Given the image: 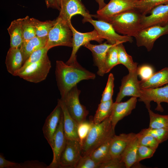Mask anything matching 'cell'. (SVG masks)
I'll list each match as a JSON object with an SVG mask.
<instances>
[{
    "instance_id": "6da1fadb",
    "label": "cell",
    "mask_w": 168,
    "mask_h": 168,
    "mask_svg": "<svg viewBox=\"0 0 168 168\" xmlns=\"http://www.w3.org/2000/svg\"><path fill=\"white\" fill-rule=\"evenodd\" d=\"M55 75L60 99L63 100L71 89L80 81L96 78L94 73L82 67L77 61L68 65L62 61L57 60Z\"/></svg>"
},
{
    "instance_id": "7a4b0ae2",
    "label": "cell",
    "mask_w": 168,
    "mask_h": 168,
    "mask_svg": "<svg viewBox=\"0 0 168 168\" xmlns=\"http://www.w3.org/2000/svg\"><path fill=\"white\" fill-rule=\"evenodd\" d=\"M142 15L138 10L134 9L102 21L111 24L119 34L135 37L142 29L141 20Z\"/></svg>"
},
{
    "instance_id": "3957f363",
    "label": "cell",
    "mask_w": 168,
    "mask_h": 168,
    "mask_svg": "<svg viewBox=\"0 0 168 168\" xmlns=\"http://www.w3.org/2000/svg\"><path fill=\"white\" fill-rule=\"evenodd\" d=\"M115 135L110 116L99 124L93 123L87 137L81 147L82 156L90 155L96 149L112 139Z\"/></svg>"
},
{
    "instance_id": "277c9868",
    "label": "cell",
    "mask_w": 168,
    "mask_h": 168,
    "mask_svg": "<svg viewBox=\"0 0 168 168\" xmlns=\"http://www.w3.org/2000/svg\"><path fill=\"white\" fill-rule=\"evenodd\" d=\"M72 33L69 24L58 16L49 32L45 47L49 49L59 46L72 47Z\"/></svg>"
},
{
    "instance_id": "5b68a950",
    "label": "cell",
    "mask_w": 168,
    "mask_h": 168,
    "mask_svg": "<svg viewBox=\"0 0 168 168\" xmlns=\"http://www.w3.org/2000/svg\"><path fill=\"white\" fill-rule=\"evenodd\" d=\"M51 67V62L47 55L23 70L16 72L13 76H18L30 82L38 83L45 79Z\"/></svg>"
},
{
    "instance_id": "8992f818",
    "label": "cell",
    "mask_w": 168,
    "mask_h": 168,
    "mask_svg": "<svg viewBox=\"0 0 168 168\" xmlns=\"http://www.w3.org/2000/svg\"><path fill=\"white\" fill-rule=\"evenodd\" d=\"M83 22H89L94 26L98 35L102 38L107 40L109 44H114L126 42H132L133 38L126 35H122L115 31L109 23L102 20H95L83 18Z\"/></svg>"
},
{
    "instance_id": "52a82bcc",
    "label": "cell",
    "mask_w": 168,
    "mask_h": 168,
    "mask_svg": "<svg viewBox=\"0 0 168 168\" xmlns=\"http://www.w3.org/2000/svg\"><path fill=\"white\" fill-rule=\"evenodd\" d=\"M80 93L76 85L71 89L63 100L70 115L78 124L86 120L89 114L86 107L80 103Z\"/></svg>"
},
{
    "instance_id": "ba28073f",
    "label": "cell",
    "mask_w": 168,
    "mask_h": 168,
    "mask_svg": "<svg viewBox=\"0 0 168 168\" xmlns=\"http://www.w3.org/2000/svg\"><path fill=\"white\" fill-rule=\"evenodd\" d=\"M138 0H110L102 9L98 10L92 17L102 20L126 11L136 9Z\"/></svg>"
},
{
    "instance_id": "9c48e42d",
    "label": "cell",
    "mask_w": 168,
    "mask_h": 168,
    "mask_svg": "<svg viewBox=\"0 0 168 168\" xmlns=\"http://www.w3.org/2000/svg\"><path fill=\"white\" fill-rule=\"evenodd\" d=\"M168 34V24L164 26L155 25L142 29L135 37L138 47L144 46L148 51L152 49L156 40Z\"/></svg>"
},
{
    "instance_id": "30bf717a",
    "label": "cell",
    "mask_w": 168,
    "mask_h": 168,
    "mask_svg": "<svg viewBox=\"0 0 168 168\" xmlns=\"http://www.w3.org/2000/svg\"><path fill=\"white\" fill-rule=\"evenodd\" d=\"M73 35L72 51L70 58L66 63L70 65L77 61L76 54L80 48L92 40L101 43L104 39L101 38L94 29L88 32L82 33L77 31L72 26L71 22L69 23Z\"/></svg>"
},
{
    "instance_id": "8fae6325",
    "label": "cell",
    "mask_w": 168,
    "mask_h": 168,
    "mask_svg": "<svg viewBox=\"0 0 168 168\" xmlns=\"http://www.w3.org/2000/svg\"><path fill=\"white\" fill-rule=\"evenodd\" d=\"M138 76L137 70L134 72H129L128 74L123 77L115 102H121L126 96L139 98L140 97L142 89L140 81L138 78Z\"/></svg>"
},
{
    "instance_id": "7c38bea8",
    "label": "cell",
    "mask_w": 168,
    "mask_h": 168,
    "mask_svg": "<svg viewBox=\"0 0 168 168\" xmlns=\"http://www.w3.org/2000/svg\"><path fill=\"white\" fill-rule=\"evenodd\" d=\"M60 9L58 16L69 24L72 17L79 14L83 18L92 19V15L89 13L80 0H61Z\"/></svg>"
},
{
    "instance_id": "4fadbf2b",
    "label": "cell",
    "mask_w": 168,
    "mask_h": 168,
    "mask_svg": "<svg viewBox=\"0 0 168 168\" xmlns=\"http://www.w3.org/2000/svg\"><path fill=\"white\" fill-rule=\"evenodd\" d=\"M138 100L143 102L147 110L150 109L151 102L153 101L157 105L156 110L163 111L161 103L166 102L168 104V85L161 87L142 89Z\"/></svg>"
},
{
    "instance_id": "5bb4252c",
    "label": "cell",
    "mask_w": 168,
    "mask_h": 168,
    "mask_svg": "<svg viewBox=\"0 0 168 168\" xmlns=\"http://www.w3.org/2000/svg\"><path fill=\"white\" fill-rule=\"evenodd\" d=\"M82 156L79 141L66 139L65 147L60 159V168H74Z\"/></svg>"
},
{
    "instance_id": "9a60e30c",
    "label": "cell",
    "mask_w": 168,
    "mask_h": 168,
    "mask_svg": "<svg viewBox=\"0 0 168 168\" xmlns=\"http://www.w3.org/2000/svg\"><path fill=\"white\" fill-rule=\"evenodd\" d=\"M149 14L142 16V29L152 26L166 25L168 24V2L154 7Z\"/></svg>"
},
{
    "instance_id": "2e32d148",
    "label": "cell",
    "mask_w": 168,
    "mask_h": 168,
    "mask_svg": "<svg viewBox=\"0 0 168 168\" xmlns=\"http://www.w3.org/2000/svg\"><path fill=\"white\" fill-rule=\"evenodd\" d=\"M62 113L61 107L58 102L54 110L46 118L42 128L44 136L51 147H54V137Z\"/></svg>"
},
{
    "instance_id": "e0dca14e",
    "label": "cell",
    "mask_w": 168,
    "mask_h": 168,
    "mask_svg": "<svg viewBox=\"0 0 168 168\" xmlns=\"http://www.w3.org/2000/svg\"><path fill=\"white\" fill-rule=\"evenodd\" d=\"M63 127V115L62 112L59 122L54 137V147L52 161L48 168H60V159L66 144Z\"/></svg>"
},
{
    "instance_id": "ac0fdd59",
    "label": "cell",
    "mask_w": 168,
    "mask_h": 168,
    "mask_svg": "<svg viewBox=\"0 0 168 168\" xmlns=\"http://www.w3.org/2000/svg\"><path fill=\"white\" fill-rule=\"evenodd\" d=\"M113 45L107 42L99 45L92 44L89 42L83 46L91 52L94 63L98 68L97 74L100 76L105 73V64L107 53Z\"/></svg>"
},
{
    "instance_id": "d6986e66",
    "label": "cell",
    "mask_w": 168,
    "mask_h": 168,
    "mask_svg": "<svg viewBox=\"0 0 168 168\" xmlns=\"http://www.w3.org/2000/svg\"><path fill=\"white\" fill-rule=\"evenodd\" d=\"M137 98L132 97L124 102H114L113 103L110 117L114 129L119 121L129 115L135 109Z\"/></svg>"
},
{
    "instance_id": "ffe728a7",
    "label": "cell",
    "mask_w": 168,
    "mask_h": 168,
    "mask_svg": "<svg viewBox=\"0 0 168 168\" xmlns=\"http://www.w3.org/2000/svg\"><path fill=\"white\" fill-rule=\"evenodd\" d=\"M63 115V127L65 138L68 140H75L79 142L77 133L78 124L71 116L67 110L64 101L60 99L58 100Z\"/></svg>"
},
{
    "instance_id": "44dd1931",
    "label": "cell",
    "mask_w": 168,
    "mask_h": 168,
    "mask_svg": "<svg viewBox=\"0 0 168 168\" xmlns=\"http://www.w3.org/2000/svg\"><path fill=\"white\" fill-rule=\"evenodd\" d=\"M137 134L133 133L115 134L111 139L110 151L112 158H119L121 153L126 147L136 137Z\"/></svg>"
},
{
    "instance_id": "7402d4cb",
    "label": "cell",
    "mask_w": 168,
    "mask_h": 168,
    "mask_svg": "<svg viewBox=\"0 0 168 168\" xmlns=\"http://www.w3.org/2000/svg\"><path fill=\"white\" fill-rule=\"evenodd\" d=\"M24 63L22 54L19 48L10 47L6 56L5 64L8 72L13 75Z\"/></svg>"
},
{
    "instance_id": "603a6c76",
    "label": "cell",
    "mask_w": 168,
    "mask_h": 168,
    "mask_svg": "<svg viewBox=\"0 0 168 168\" xmlns=\"http://www.w3.org/2000/svg\"><path fill=\"white\" fill-rule=\"evenodd\" d=\"M168 84V67L154 73L148 79L140 81L142 89L158 87Z\"/></svg>"
},
{
    "instance_id": "cb8c5ba5",
    "label": "cell",
    "mask_w": 168,
    "mask_h": 168,
    "mask_svg": "<svg viewBox=\"0 0 168 168\" xmlns=\"http://www.w3.org/2000/svg\"><path fill=\"white\" fill-rule=\"evenodd\" d=\"M47 39L48 36L40 37L36 36L23 43L20 48L22 55L24 63L32 53L45 46Z\"/></svg>"
},
{
    "instance_id": "d4e9b609",
    "label": "cell",
    "mask_w": 168,
    "mask_h": 168,
    "mask_svg": "<svg viewBox=\"0 0 168 168\" xmlns=\"http://www.w3.org/2000/svg\"><path fill=\"white\" fill-rule=\"evenodd\" d=\"M139 145L136 134V137L126 147L120 155L119 159L124 163L126 168H130L135 164Z\"/></svg>"
},
{
    "instance_id": "484cf974",
    "label": "cell",
    "mask_w": 168,
    "mask_h": 168,
    "mask_svg": "<svg viewBox=\"0 0 168 168\" xmlns=\"http://www.w3.org/2000/svg\"><path fill=\"white\" fill-rule=\"evenodd\" d=\"M7 30L10 36V47L20 48L23 42V36L20 18L12 21Z\"/></svg>"
},
{
    "instance_id": "4316f807",
    "label": "cell",
    "mask_w": 168,
    "mask_h": 168,
    "mask_svg": "<svg viewBox=\"0 0 168 168\" xmlns=\"http://www.w3.org/2000/svg\"><path fill=\"white\" fill-rule=\"evenodd\" d=\"M111 139L96 149L90 155L96 164L105 162L112 158L110 151Z\"/></svg>"
},
{
    "instance_id": "83f0119b",
    "label": "cell",
    "mask_w": 168,
    "mask_h": 168,
    "mask_svg": "<svg viewBox=\"0 0 168 168\" xmlns=\"http://www.w3.org/2000/svg\"><path fill=\"white\" fill-rule=\"evenodd\" d=\"M123 43L117 45L119 64L124 65L129 72H134L137 70L138 63L133 62L131 56L126 52Z\"/></svg>"
},
{
    "instance_id": "f1b7e54d",
    "label": "cell",
    "mask_w": 168,
    "mask_h": 168,
    "mask_svg": "<svg viewBox=\"0 0 168 168\" xmlns=\"http://www.w3.org/2000/svg\"><path fill=\"white\" fill-rule=\"evenodd\" d=\"M113 103L112 99L107 101L100 102L92 119L94 124H99L110 116Z\"/></svg>"
},
{
    "instance_id": "f546056e",
    "label": "cell",
    "mask_w": 168,
    "mask_h": 168,
    "mask_svg": "<svg viewBox=\"0 0 168 168\" xmlns=\"http://www.w3.org/2000/svg\"><path fill=\"white\" fill-rule=\"evenodd\" d=\"M148 111L150 119L148 128L168 129V115H162L155 113L150 109H148Z\"/></svg>"
},
{
    "instance_id": "4dcf8cb0",
    "label": "cell",
    "mask_w": 168,
    "mask_h": 168,
    "mask_svg": "<svg viewBox=\"0 0 168 168\" xmlns=\"http://www.w3.org/2000/svg\"><path fill=\"white\" fill-rule=\"evenodd\" d=\"M31 19L35 27L36 36L40 37H47L56 21V19L44 21H41L33 18H31Z\"/></svg>"
},
{
    "instance_id": "1f68e13d",
    "label": "cell",
    "mask_w": 168,
    "mask_h": 168,
    "mask_svg": "<svg viewBox=\"0 0 168 168\" xmlns=\"http://www.w3.org/2000/svg\"><path fill=\"white\" fill-rule=\"evenodd\" d=\"M168 2V0H138L136 9L143 15L149 14L154 7Z\"/></svg>"
},
{
    "instance_id": "d6a6232c",
    "label": "cell",
    "mask_w": 168,
    "mask_h": 168,
    "mask_svg": "<svg viewBox=\"0 0 168 168\" xmlns=\"http://www.w3.org/2000/svg\"><path fill=\"white\" fill-rule=\"evenodd\" d=\"M20 20L23 30V42L36 36L35 27L31 18L27 16L24 18H20Z\"/></svg>"
},
{
    "instance_id": "836d02e7",
    "label": "cell",
    "mask_w": 168,
    "mask_h": 168,
    "mask_svg": "<svg viewBox=\"0 0 168 168\" xmlns=\"http://www.w3.org/2000/svg\"><path fill=\"white\" fill-rule=\"evenodd\" d=\"M117 44H114L108 51L105 64V73L109 72L113 67L119 64Z\"/></svg>"
},
{
    "instance_id": "e575fe53",
    "label": "cell",
    "mask_w": 168,
    "mask_h": 168,
    "mask_svg": "<svg viewBox=\"0 0 168 168\" xmlns=\"http://www.w3.org/2000/svg\"><path fill=\"white\" fill-rule=\"evenodd\" d=\"M137 137L140 145L147 146L156 150L160 144L153 137L147 132L144 129L137 133Z\"/></svg>"
},
{
    "instance_id": "d590c367",
    "label": "cell",
    "mask_w": 168,
    "mask_h": 168,
    "mask_svg": "<svg viewBox=\"0 0 168 168\" xmlns=\"http://www.w3.org/2000/svg\"><path fill=\"white\" fill-rule=\"evenodd\" d=\"M49 50L45 46L34 52L25 62L21 68L16 72L21 71L28 66L40 60L47 55Z\"/></svg>"
},
{
    "instance_id": "8d00e7d4",
    "label": "cell",
    "mask_w": 168,
    "mask_h": 168,
    "mask_svg": "<svg viewBox=\"0 0 168 168\" xmlns=\"http://www.w3.org/2000/svg\"><path fill=\"white\" fill-rule=\"evenodd\" d=\"M93 122L92 119L89 121L85 120L78 124L77 133L81 147L87 137Z\"/></svg>"
},
{
    "instance_id": "74e56055",
    "label": "cell",
    "mask_w": 168,
    "mask_h": 168,
    "mask_svg": "<svg viewBox=\"0 0 168 168\" xmlns=\"http://www.w3.org/2000/svg\"><path fill=\"white\" fill-rule=\"evenodd\" d=\"M156 150L152 148L141 145H139L137 152L136 161L134 165L139 166L140 162L145 159L152 157Z\"/></svg>"
},
{
    "instance_id": "f35d334b",
    "label": "cell",
    "mask_w": 168,
    "mask_h": 168,
    "mask_svg": "<svg viewBox=\"0 0 168 168\" xmlns=\"http://www.w3.org/2000/svg\"><path fill=\"white\" fill-rule=\"evenodd\" d=\"M146 131L153 137L160 144L168 139V129L166 128L144 129Z\"/></svg>"
},
{
    "instance_id": "ab89813d",
    "label": "cell",
    "mask_w": 168,
    "mask_h": 168,
    "mask_svg": "<svg viewBox=\"0 0 168 168\" xmlns=\"http://www.w3.org/2000/svg\"><path fill=\"white\" fill-rule=\"evenodd\" d=\"M114 77L112 73L108 76L106 86L102 95L100 102L107 101L111 100L113 94Z\"/></svg>"
},
{
    "instance_id": "60d3db41",
    "label": "cell",
    "mask_w": 168,
    "mask_h": 168,
    "mask_svg": "<svg viewBox=\"0 0 168 168\" xmlns=\"http://www.w3.org/2000/svg\"><path fill=\"white\" fill-rule=\"evenodd\" d=\"M99 165L88 155L82 156L74 168H99Z\"/></svg>"
},
{
    "instance_id": "b9f144b4",
    "label": "cell",
    "mask_w": 168,
    "mask_h": 168,
    "mask_svg": "<svg viewBox=\"0 0 168 168\" xmlns=\"http://www.w3.org/2000/svg\"><path fill=\"white\" fill-rule=\"evenodd\" d=\"M137 72L142 81L147 80L154 73L153 68L147 64H144L138 67Z\"/></svg>"
},
{
    "instance_id": "7bdbcfd3",
    "label": "cell",
    "mask_w": 168,
    "mask_h": 168,
    "mask_svg": "<svg viewBox=\"0 0 168 168\" xmlns=\"http://www.w3.org/2000/svg\"><path fill=\"white\" fill-rule=\"evenodd\" d=\"M99 168H126L124 163L119 158H112L99 165Z\"/></svg>"
},
{
    "instance_id": "ee69618b",
    "label": "cell",
    "mask_w": 168,
    "mask_h": 168,
    "mask_svg": "<svg viewBox=\"0 0 168 168\" xmlns=\"http://www.w3.org/2000/svg\"><path fill=\"white\" fill-rule=\"evenodd\" d=\"M20 164L21 168H48V167L44 162L37 160L28 161Z\"/></svg>"
},
{
    "instance_id": "f6af8a7d",
    "label": "cell",
    "mask_w": 168,
    "mask_h": 168,
    "mask_svg": "<svg viewBox=\"0 0 168 168\" xmlns=\"http://www.w3.org/2000/svg\"><path fill=\"white\" fill-rule=\"evenodd\" d=\"M0 168H21L20 163L6 159L2 153L0 154Z\"/></svg>"
},
{
    "instance_id": "bcb514c9",
    "label": "cell",
    "mask_w": 168,
    "mask_h": 168,
    "mask_svg": "<svg viewBox=\"0 0 168 168\" xmlns=\"http://www.w3.org/2000/svg\"><path fill=\"white\" fill-rule=\"evenodd\" d=\"M47 8L51 7L60 10V3L58 0H45Z\"/></svg>"
},
{
    "instance_id": "7dc6e473",
    "label": "cell",
    "mask_w": 168,
    "mask_h": 168,
    "mask_svg": "<svg viewBox=\"0 0 168 168\" xmlns=\"http://www.w3.org/2000/svg\"><path fill=\"white\" fill-rule=\"evenodd\" d=\"M99 5V9L100 10L103 8L106 5V4L104 0H95Z\"/></svg>"
},
{
    "instance_id": "c3c4849f",
    "label": "cell",
    "mask_w": 168,
    "mask_h": 168,
    "mask_svg": "<svg viewBox=\"0 0 168 168\" xmlns=\"http://www.w3.org/2000/svg\"><path fill=\"white\" fill-rule=\"evenodd\" d=\"M58 1L60 3V2H61V0H58Z\"/></svg>"
}]
</instances>
